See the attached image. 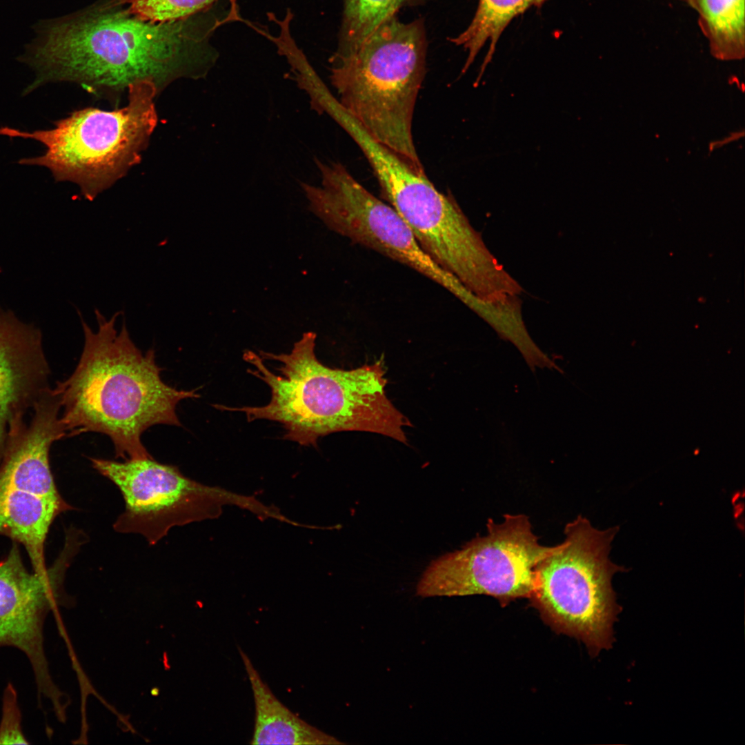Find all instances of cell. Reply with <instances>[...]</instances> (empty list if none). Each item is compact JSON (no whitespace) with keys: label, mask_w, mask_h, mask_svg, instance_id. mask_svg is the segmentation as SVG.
<instances>
[{"label":"cell","mask_w":745,"mask_h":745,"mask_svg":"<svg viewBox=\"0 0 745 745\" xmlns=\"http://www.w3.org/2000/svg\"><path fill=\"white\" fill-rule=\"evenodd\" d=\"M698 14L710 51L720 60H738L745 52V0H682Z\"/></svg>","instance_id":"cell-16"},{"label":"cell","mask_w":745,"mask_h":745,"mask_svg":"<svg viewBox=\"0 0 745 745\" xmlns=\"http://www.w3.org/2000/svg\"><path fill=\"white\" fill-rule=\"evenodd\" d=\"M78 312L83 351L72 375L53 388L68 436L101 433L110 439L117 457L152 458L142 443L143 433L155 425L181 426L177 406L183 399L198 398L199 388L178 390L166 384L155 351L142 352L124 321L117 330L121 311L107 319L96 309L95 332Z\"/></svg>","instance_id":"cell-2"},{"label":"cell","mask_w":745,"mask_h":745,"mask_svg":"<svg viewBox=\"0 0 745 745\" xmlns=\"http://www.w3.org/2000/svg\"><path fill=\"white\" fill-rule=\"evenodd\" d=\"M247 673L255 703V726L251 744L338 745L337 738L308 724L285 706L272 693L238 647Z\"/></svg>","instance_id":"cell-14"},{"label":"cell","mask_w":745,"mask_h":745,"mask_svg":"<svg viewBox=\"0 0 745 745\" xmlns=\"http://www.w3.org/2000/svg\"><path fill=\"white\" fill-rule=\"evenodd\" d=\"M29 423L11 431L0 461V487L63 500L50 465L52 444L66 436L59 397L49 387L34 404Z\"/></svg>","instance_id":"cell-12"},{"label":"cell","mask_w":745,"mask_h":745,"mask_svg":"<svg viewBox=\"0 0 745 745\" xmlns=\"http://www.w3.org/2000/svg\"><path fill=\"white\" fill-rule=\"evenodd\" d=\"M71 509L63 499H51L29 492L0 487V535L26 548L37 573H46L45 542L50 527L61 513Z\"/></svg>","instance_id":"cell-13"},{"label":"cell","mask_w":745,"mask_h":745,"mask_svg":"<svg viewBox=\"0 0 745 745\" xmlns=\"http://www.w3.org/2000/svg\"><path fill=\"white\" fill-rule=\"evenodd\" d=\"M505 277H506V274L504 275V277H503V279H504ZM497 279H498V278H497ZM491 294H492V292H491V293H490L489 295H486V296H488V295H491Z\"/></svg>","instance_id":"cell-21"},{"label":"cell","mask_w":745,"mask_h":745,"mask_svg":"<svg viewBox=\"0 0 745 745\" xmlns=\"http://www.w3.org/2000/svg\"><path fill=\"white\" fill-rule=\"evenodd\" d=\"M428 0H344L337 48L332 58L354 52L383 22L402 8L424 5Z\"/></svg>","instance_id":"cell-17"},{"label":"cell","mask_w":745,"mask_h":745,"mask_svg":"<svg viewBox=\"0 0 745 745\" xmlns=\"http://www.w3.org/2000/svg\"><path fill=\"white\" fill-rule=\"evenodd\" d=\"M129 12L143 21L166 23L190 17L218 0H117Z\"/></svg>","instance_id":"cell-18"},{"label":"cell","mask_w":745,"mask_h":745,"mask_svg":"<svg viewBox=\"0 0 745 745\" xmlns=\"http://www.w3.org/2000/svg\"><path fill=\"white\" fill-rule=\"evenodd\" d=\"M618 531L595 528L582 515L566 524L564 542L537 564L528 598L553 630L582 642L593 655L612 643L619 606L611 582L626 570L608 557Z\"/></svg>","instance_id":"cell-6"},{"label":"cell","mask_w":745,"mask_h":745,"mask_svg":"<svg viewBox=\"0 0 745 745\" xmlns=\"http://www.w3.org/2000/svg\"><path fill=\"white\" fill-rule=\"evenodd\" d=\"M50 375L40 330L0 310V461L9 433L50 387Z\"/></svg>","instance_id":"cell-11"},{"label":"cell","mask_w":745,"mask_h":745,"mask_svg":"<svg viewBox=\"0 0 745 745\" xmlns=\"http://www.w3.org/2000/svg\"><path fill=\"white\" fill-rule=\"evenodd\" d=\"M316 337L313 332L304 333L288 354L244 352V359L254 366L248 371L270 388L266 405L213 406L243 412L248 421H277L286 430L284 439L305 446H316L320 437L348 430L378 433L406 444L404 428L411 424L386 396L383 359L349 370L329 368L316 357Z\"/></svg>","instance_id":"cell-3"},{"label":"cell","mask_w":745,"mask_h":745,"mask_svg":"<svg viewBox=\"0 0 745 745\" xmlns=\"http://www.w3.org/2000/svg\"><path fill=\"white\" fill-rule=\"evenodd\" d=\"M121 6L109 1L47 23L29 53L37 72L30 89L67 81L118 94L150 81L160 92L179 78L205 77L219 57L212 35L235 21L232 10L220 1L166 23L143 21Z\"/></svg>","instance_id":"cell-1"},{"label":"cell","mask_w":745,"mask_h":745,"mask_svg":"<svg viewBox=\"0 0 745 745\" xmlns=\"http://www.w3.org/2000/svg\"><path fill=\"white\" fill-rule=\"evenodd\" d=\"M487 533L461 549L446 553L428 565L416 595L421 597L486 595L504 606L529 598L537 564L556 546H543L528 516L506 514L496 523L488 519Z\"/></svg>","instance_id":"cell-8"},{"label":"cell","mask_w":745,"mask_h":745,"mask_svg":"<svg viewBox=\"0 0 745 745\" xmlns=\"http://www.w3.org/2000/svg\"><path fill=\"white\" fill-rule=\"evenodd\" d=\"M63 558L43 573L29 572L18 547L0 562V648L12 646L28 659L34 675L38 703L50 699L54 709L63 705L52 681L44 650L43 627L49 611L60 604Z\"/></svg>","instance_id":"cell-10"},{"label":"cell","mask_w":745,"mask_h":745,"mask_svg":"<svg viewBox=\"0 0 745 745\" xmlns=\"http://www.w3.org/2000/svg\"><path fill=\"white\" fill-rule=\"evenodd\" d=\"M547 0H479L476 12L468 26L459 34L449 39L453 44L462 47L468 56L461 73H465L478 53L489 44L479 74V81L493 59L498 41L504 30L517 16L532 7L541 6Z\"/></svg>","instance_id":"cell-15"},{"label":"cell","mask_w":745,"mask_h":745,"mask_svg":"<svg viewBox=\"0 0 745 745\" xmlns=\"http://www.w3.org/2000/svg\"><path fill=\"white\" fill-rule=\"evenodd\" d=\"M90 460L94 469L118 487L124 499L125 510L114 523L115 530L141 535L151 545L175 526L217 518L226 505L237 506L261 519L275 514V508L253 497L202 484L186 477L177 466L153 458Z\"/></svg>","instance_id":"cell-7"},{"label":"cell","mask_w":745,"mask_h":745,"mask_svg":"<svg viewBox=\"0 0 745 745\" xmlns=\"http://www.w3.org/2000/svg\"><path fill=\"white\" fill-rule=\"evenodd\" d=\"M21 713L17 693L12 683L6 686L2 699L0 744H28L21 726Z\"/></svg>","instance_id":"cell-19"},{"label":"cell","mask_w":745,"mask_h":745,"mask_svg":"<svg viewBox=\"0 0 745 745\" xmlns=\"http://www.w3.org/2000/svg\"><path fill=\"white\" fill-rule=\"evenodd\" d=\"M504 275H505V273L504 272V271H503V270L501 271V270H499V272H498V273H497V275H496V277H493V278L496 279V277H497V278H498V279H502V278H503V277H504ZM490 282H491V281H490ZM486 283H487V282H486ZM491 283H492V282H491ZM492 284L493 285V283H492ZM493 286H494V285H493ZM473 293H474V292H473ZM490 293H491V290H490V287H489V286H488V288H486V290H484V291L483 292H481V293H480V294H475V295H477V296H479V297H486V295H489Z\"/></svg>","instance_id":"cell-20"},{"label":"cell","mask_w":745,"mask_h":745,"mask_svg":"<svg viewBox=\"0 0 745 745\" xmlns=\"http://www.w3.org/2000/svg\"><path fill=\"white\" fill-rule=\"evenodd\" d=\"M427 50L424 19L405 23L395 15L354 52L328 61L341 106L372 138L419 168L412 127Z\"/></svg>","instance_id":"cell-4"},{"label":"cell","mask_w":745,"mask_h":745,"mask_svg":"<svg viewBox=\"0 0 745 745\" xmlns=\"http://www.w3.org/2000/svg\"><path fill=\"white\" fill-rule=\"evenodd\" d=\"M314 161L321 186H300L309 208L330 230L351 241L403 264L460 299L465 286L438 265L421 247L411 230L390 206L364 188L340 163Z\"/></svg>","instance_id":"cell-9"},{"label":"cell","mask_w":745,"mask_h":745,"mask_svg":"<svg viewBox=\"0 0 745 745\" xmlns=\"http://www.w3.org/2000/svg\"><path fill=\"white\" fill-rule=\"evenodd\" d=\"M128 103L112 111L87 108L57 121L50 130L21 131L0 128V135L32 139L46 152L23 159L21 164L45 166L57 181H70L92 201L141 161L158 121L155 84L142 81L130 85Z\"/></svg>","instance_id":"cell-5"}]
</instances>
